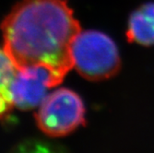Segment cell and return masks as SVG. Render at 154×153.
<instances>
[{"label":"cell","instance_id":"obj_2","mask_svg":"<svg viewBox=\"0 0 154 153\" xmlns=\"http://www.w3.org/2000/svg\"><path fill=\"white\" fill-rule=\"evenodd\" d=\"M73 68L91 81L115 77L121 67L118 48L107 34L96 31H80L71 45Z\"/></svg>","mask_w":154,"mask_h":153},{"label":"cell","instance_id":"obj_5","mask_svg":"<svg viewBox=\"0 0 154 153\" xmlns=\"http://www.w3.org/2000/svg\"><path fill=\"white\" fill-rule=\"evenodd\" d=\"M128 41L143 46L154 45V3H145L134 10L128 20Z\"/></svg>","mask_w":154,"mask_h":153},{"label":"cell","instance_id":"obj_4","mask_svg":"<svg viewBox=\"0 0 154 153\" xmlns=\"http://www.w3.org/2000/svg\"><path fill=\"white\" fill-rule=\"evenodd\" d=\"M62 81L45 66H29L17 68L11 83L10 95L14 107L31 110L38 107L50 89Z\"/></svg>","mask_w":154,"mask_h":153},{"label":"cell","instance_id":"obj_1","mask_svg":"<svg viewBox=\"0 0 154 153\" xmlns=\"http://www.w3.org/2000/svg\"><path fill=\"white\" fill-rule=\"evenodd\" d=\"M80 31L66 0H20L1 23L3 47L17 68L45 66L61 81L73 68L71 45Z\"/></svg>","mask_w":154,"mask_h":153},{"label":"cell","instance_id":"obj_7","mask_svg":"<svg viewBox=\"0 0 154 153\" xmlns=\"http://www.w3.org/2000/svg\"><path fill=\"white\" fill-rule=\"evenodd\" d=\"M10 153H66L57 146L40 140H27L14 148Z\"/></svg>","mask_w":154,"mask_h":153},{"label":"cell","instance_id":"obj_6","mask_svg":"<svg viewBox=\"0 0 154 153\" xmlns=\"http://www.w3.org/2000/svg\"><path fill=\"white\" fill-rule=\"evenodd\" d=\"M17 67L4 47H0V119L5 118L14 107L10 87Z\"/></svg>","mask_w":154,"mask_h":153},{"label":"cell","instance_id":"obj_3","mask_svg":"<svg viewBox=\"0 0 154 153\" xmlns=\"http://www.w3.org/2000/svg\"><path fill=\"white\" fill-rule=\"evenodd\" d=\"M86 108L74 90L60 88L47 94L35 115L40 130L52 137L73 133L86 123Z\"/></svg>","mask_w":154,"mask_h":153}]
</instances>
